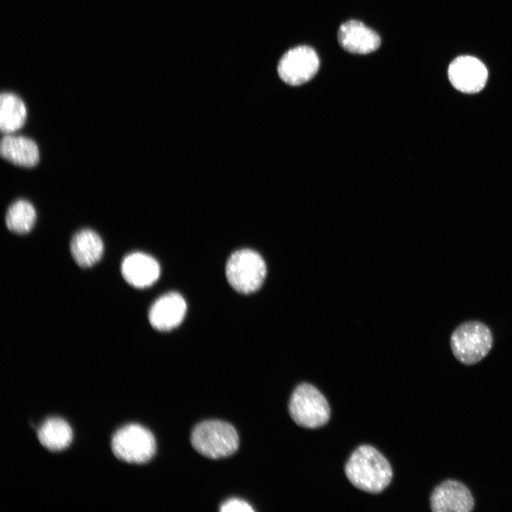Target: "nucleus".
Wrapping results in <instances>:
<instances>
[{
    "mask_svg": "<svg viewBox=\"0 0 512 512\" xmlns=\"http://www.w3.org/2000/svg\"><path fill=\"white\" fill-rule=\"evenodd\" d=\"M345 473L354 486L373 494L385 489L393 477L389 462L369 445H361L353 452L346 465Z\"/></svg>",
    "mask_w": 512,
    "mask_h": 512,
    "instance_id": "f257e3e1",
    "label": "nucleus"
},
{
    "mask_svg": "<svg viewBox=\"0 0 512 512\" xmlns=\"http://www.w3.org/2000/svg\"><path fill=\"white\" fill-rule=\"evenodd\" d=\"M494 344L489 327L478 320L464 321L450 336V347L455 358L465 365H474L484 358Z\"/></svg>",
    "mask_w": 512,
    "mask_h": 512,
    "instance_id": "f03ea898",
    "label": "nucleus"
},
{
    "mask_svg": "<svg viewBox=\"0 0 512 512\" xmlns=\"http://www.w3.org/2000/svg\"><path fill=\"white\" fill-rule=\"evenodd\" d=\"M193 447L210 459H220L233 454L238 448L239 437L228 422L210 420L198 423L191 434Z\"/></svg>",
    "mask_w": 512,
    "mask_h": 512,
    "instance_id": "7ed1b4c3",
    "label": "nucleus"
},
{
    "mask_svg": "<svg viewBox=\"0 0 512 512\" xmlns=\"http://www.w3.org/2000/svg\"><path fill=\"white\" fill-rule=\"evenodd\" d=\"M292 419L305 428L324 425L330 418V407L322 393L309 383L298 385L293 391L289 403Z\"/></svg>",
    "mask_w": 512,
    "mask_h": 512,
    "instance_id": "20e7f679",
    "label": "nucleus"
},
{
    "mask_svg": "<svg viewBox=\"0 0 512 512\" xmlns=\"http://www.w3.org/2000/svg\"><path fill=\"white\" fill-rule=\"evenodd\" d=\"M266 272V265L262 257L250 249H242L233 253L225 267L229 284L242 294L257 291L262 284Z\"/></svg>",
    "mask_w": 512,
    "mask_h": 512,
    "instance_id": "39448f33",
    "label": "nucleus"
},
{
    "mask_svg": "<svg viewBox=\"0 0 512 512\" xmlns=\"http://www.w3.org/2000/svg\"><path fill=\"white\" fill-rule=\"evenodd\" d=\"M111 446L119 459L134 464L149 461L156 449L151 432L138 424H129L119 429L112 437Z\"/></svg>",
    "mask_w": 512,
    "mask_h": 512,
    "instance_id": "423d86ee",
    "label": "nucleus"
},
{
    "mask_svg": "<svg viewBox=\"0 0 512 512\" xmlns=\"http://www.w3.org/2000/svg\"><path fill=\"white\" fill-rule=\"evenodd\" d=\"M319 65V56L314 48L299 46L284 54L279 61L277 72L285 83L297 86L309 81L316 74Z\"/></svg>",
    "mask_w": 512,
    "mask_h": 512,
    "instance_id": "0eeeda50",
    "label": "nucleus"
},
{
    "mask_svg": "<svg viewBox=\"0 0 512 512\" xmlns=\"http://www.w3.org/2000/svg\"><path fill=\"white\" fill-rule=\"evenodd\" d=\"M447 75L452 85L466 94L480 92L488 79L485 65L478 58L470 55H461L454 58L448 67Z\"/></svg>",
    "mask_w": 512,
    "mask_h": 512,
    "instance_id": "6e6552de",
    "label": "nucleus"
},
{
    "mask_svg": "<svg viewBox=\"0 0 512 512\" xmlns=\"http://www.w3.org/2000/svg\"><path fill=\"white\" fill-rule=\"evenodd\" d=\"M474 501L469 489L455 480H446L437 486L430 496L434 512H469Z\"/></svg>",
    "mask_w": 512,
    "mask_h": 512,
    "instance_id": "1a4fd4ad",
    "label": "nucleus"
},
{
    "mask_svg": "<svg viewBox=\"0 0 512 512\" xmlns=\"http://www.w3.org/2000/svg\"><path fill=\"white\" fill-rule=\"evenodd\" d=\"M340 46L353 54H368L380 46L379 35L361 21L349 20L342 23L337 33Z\"/></svg>",
    "mask_w": 512,
    "mask_h": 512,
    "instance_id": "9d476101",
    "label": "nucleus"
},
{
    "mask_svg": "<svg viewBox=\"0 0 512 512\" xmlns=\"http://www.w3.org/2000/svg\"><path fill=\"white\" fill-rule=\"evenodd\" d=\"M186 312L183 297L177 292H169L158 298L149 311V320L155 329L171 330L183 321Z\"/></svg>",
    "mask_w": 512,
    "mask_h": 512,
    "instance_id": "9b49d317",
    "label": "nucleus"
},
{
    "mask_svg": "<svg viewBox=\"0 0 512 512\" xmlns=\"http://www.w3.org/2000/svg\"><path fill=\"white\" fill-rule=\"evenodd\" d=\"M121 272L124 279L130 285L136 288H146L158 279L160 267L151 256L136 252L124 258Z\"/></svg>",
    "mask_w": 512,
    "mask_h": 512,
    "instance_id": "f8f14e48",
    "label": "nucleus"
},
{
    "mask_svg": "<svg viewBox=\"0 0 512 512\" xmlns=\"http://www.w3.org/2000/svg\"><path fill=\"white\" fill-rule=\"evenodd\" d=\"M0 154L5 160L21 167H33L39 161L37 144L23 136L5 134L1 140Z\"/></svg>",
    "mask_w": 512,
    "mask_h": 512,
    "instance_id": "ddd939ff",
    "label": "nucleus"
},
{
    "mask_svg": "<svg viewBox=\"0 0 512 512\" xmlns=\"http://www.w3.org/2000/svg\"><path fill=\"white\" fill-rule=\"evenodd\" d=\"M104 245L101 238L90 229L77 232L70 241V252L75 262L82 267H90L102 257Z\"/></svg>",
    "mask_w": 512,
    "mask_h": 512,
    "instance_id": "4468645a",
    "label": "nucleus"
},
{
    "mask_svg": "<svg viewBox=\"0 0 512 512\" xmlns=\"http://www.w3.org/2000/svg\"><path fill=\"white\" fill-rule=\"evenodd\" d=\"M73 430L70 425L60 417L46 420L38 430L41 444L51 451H60L67 448L73 439Z\"/></svg>",
    "mask_w": 512,
    "mask_h": 512,
    "instance_id": "2eb2a0df",
    "label": "nucleus"
},
{
    "mask_svg": "<svg viewBox=\"0 0 512 512\" xmlns=\"http://www.w3.org/2000/svg\"><path fill=\"white\" fill-rule=\"evenodd\" d=\"M27 110L23 101L16 95L3 92L0 97V128L5 134H12L25 124Z\"/></svg>",
    "mask_w": 512,
    "mask_h": 512,
    "instance_id": "dca6fc26",
    "label": "nucleus"
},
{
    "mask_svg": "<svg viewBox=\"0 0 512 512\" xmlns=\"http://www.w3.org/2000/svg\"><path fill=\"white\" fill-rule=\"evenodd\" d=\"M36 220L35 208L29 201L19 199L8 208L5 221L7 228L16 234H26L33 228Z\"/></svg>",
    "mask_w": 512,
    "mask_h": 512,
    "instance_id": "f3484780",
    "label": "nucleus"
},
{
    "mask_svg": "<svg viewBox=\"0 0 512 512\" xmlns=\"http://www.w3.org/2000/svg\"><path fill=\"white\" fill-rule=\"evenodd\" d=\"M220 511L223 512H252L254 509L244 500L233 498L223 502L220 506Z\"/></svg>",
    "mask_w": 512,
    "mask_h": 512,
    "instance_id": "a211bd4d",
    "label": "nucleus"
}]
</instances>
